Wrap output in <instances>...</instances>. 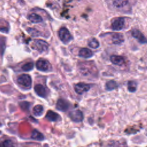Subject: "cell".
Here are the masks:
<instances>
[{
	"mask_svg": "<svg viewBox=\"0 0 147 147\" xmlns=\"http://www.w3.org/2000/svg\"><path fill=\"white\" fill-rule=\"evenodd\" d=\"M48 47V44L42 40H36L33 42V47L40 53L47 51Z\"/></svg>",
	"mask_w": 147,
	"mask_h": 147,
	"instance_id": "5b68a950",
	"label": "cell"
},
{
	"mask_svg": "<svg viewBox=\"0 0 147 147\" xmlns=\"http://www.w3.org/2000/svg\"><path fill=\"white\" fill-rule=\"evenodd\" d=\"M90 88V86L84 83H79L75 86V91L78 94H83L87 92Z\"/></svg>",
	"mask_w": 147,
	"mask_h": 147,
	"instance_id": "9c48e42d",
	"label": "cell"
},
{
	"mask_svg": "<svg viewBox=\"0 0 147 147\" xmlns=\"http://www.w3.org/2000/svg\"><path fill=\"white\" fill-rule=\"evenodd\" d=\"M92 55V52L88 48H82L79 52V56L83 58H89Z\"/></svg>",
	"mask_w": 147,
	"mask_h": 147,
	"instance_id": "9a60e30c",
	"label": "cell"
},
{
	"mask_svg": "<svg viewBox=\"0 0 147 147\" xmlns=\"http://www.w3.org/2000/svg\"><path fill=\"white\" fill-rule=\"evenodd\" d=\"M20 105L21 106V107L22 109H25V108H26L28 109V108L30 106V105H29V103L27 102H21L20 103Z\"/></svg>",
	"mask_w": 147,
	"mask_h": 147,
	"instance_id": "484cf974",
	"label": "cell"
},
{
	"mask_svg": "<svg viewBox=\"0 0 147 147\" xmlns=\"http://www.w3.org/2000/svg\"><path fill=\"white\" fill-rule=\"evenodd\" d=\"M59 36L61 41L65 44L69 42L73 39L70 32L65 27H63L60 29L59 31Z\"/></svg>",
	"mask_w": 147,
	"mask_h": 147,
	"instance_id": "7a4b0ae2",
	"label": "cell"
},
{
	"mask_svg": "<svg viewBox=\"0 0 147 147\" xmlns=\"http://www.w3.org/2000/svg\"><path fill=\"white\" fill-rule=\"evenodd\" d=\"M31 138L34 140L37 141H42L44 140V135L38 131L36 129H34L32 131V135H31Z\"/></svg>",
	"mask_w": 147,
	"mask_h": 147,
	"instance_id": "2e32d148",
	"label": "cell"
},
{
	"mask_svg": "<svg viewBox=\"0 0 147 147\" xmlns=\"http://www.w3.org/2000/svg\"><path fill=\"white\" fill-rule=\"evenodd\" d=\"M110 60L113 64L117 65H122L125 62V58L119 55H112L110 57Z\"/></svg>",
	"mask_w": 147,
	"mask_h": 147,
	"instance_id": "7c38bea8",
	"label": "cell"
},
{
	"mask_svg": "<svg viewBox=\"0 0 147 147\" xmlns=\"http://www.w3.org/2000/svg\"><path fill=\"white\" fill-rule=\"evenodd\" d=\"M36 68L39 71L45 72L51 69V65L48 60L41 59L36 62Z\"/></svg>",
	"mask_w": 147,
	"mask_h": 147,
	"instance_id": "8992f818",
	"label": "cell"
},
{
	"mask_svg": "<svg viewBox=\"0 0 147 147\" xmlns=\"http://www.w3.org/2000/svg\"><path fill=\"white\" fill-rule=\"evenodd\" d=\"M45 118L51 122H55L57 121L59 119L60 117L57 113L54 112L52 110H49L47 113Z\"/></svg>",
	"mask_w": 147,
	"mask_h": 147,
	"instance_id": "5bb4252c",
	"label": "cell"
},
{
	"mask_svg": "<svg viewBox=\"0 0 147 147\" xmlns=\"http://www.w3.org/2000/svg\"><path fill=\"white\" fill-rule=\"evenodd\" d=\"M56 107L58 110L64 112L68 110L69 107V104L67 100L64 99H59L56 103Z\"/></svg>",
	"mask_w": 147,
	"mask_h": 147,
	"instance_id": "30bf717a",
	"label": "cell"
},
{
	"mask_svg": "<svg viewBox=\"0 0 147 147\" xmlns=\"http://www.w3.org/2000/svg\"><path fill=\"white\" fill-rule=\"evenodd\" d=\"M33 65L34 64L32 62H29L24 64L22 66L21 68L24 71H29L33 68Z\"/></svg>",
	"mask_w": 147,
	"mask_h": 147,
	"instance_id": "603a6c76",
	"label": "cell"
},
{
	"mask_svg": "<svg viewBox=\"0 0 147 147\" xmlns=\"http://www.w3.org/2000/svg\"><path fill=\"white\" fill-rule=\"evenodd\" d=\"M69 117L74 122H81L84 118L83 113L79 110H75L69 113Z\"/></svg>",
	"mask_w": 147,
	"mask_h": 147,
	"instance_id": "277c9868",
	"label": "cell"
},
{
	"mask_svg": "<svg viewBox=\"0 0 147 147\" xmlns=\"http://www.w3.org/2000/svg\"><path fill=\"white\" fill-rule=\"evenodd\" d=\"M137 87V83L136 81L130 80L127 83V89L129 92H134L136 91Z\"/></svg>",
	"mask_w": 147,
	"mask_h": 147,
	"instance_id": "44dd1931",
	"label": "cell"
},
{
	"mask_svg": "<svg viewBox=\"0 0 147 147\" xmlns=\"http://www.w3.org/2000/svg\"><path fill=\"white\" fill-rule=\"evenodd\" d=\"M27 31H28V32L30 35H32V36H33V37L40 36L41 35V33H40L38 30H36V29H33V28H28Z\"/></svg>",
	"mask_w": 147,
	"mask_h": 147,
	"instance_id": "cb8c5ba5",
	"label": "cell"
},
{
	"mask_svg": "<svg viewBox=\"0 0 147 147\" xmlns=\"http://www.w3.org/2000/svg\"><path fill=\"white\" fill-rule=\"evenodd\" d=\"M44 113V107L41 105H37L33 108V113L36 117H40Z\"/></svg>",
	"mask_w": 147,
	"mask_h": 147,
	"instance_id": "ac0fdd59",
	"label": "cell"
},
{
	"mask_svg": "<svg viewBox=\"0 0 147 147\" xmlns=\"http://www.w3.org/2000/svg\"><path fill=\"white\" fill-rule=\"evenodd\" d=\"M125 20L123 17H118L114 20L111 23V28L114 30H121L125 26Z\"/></svg>",
	"mask_w": 147,
	"mask_h": 147,
	"instance_id": "52a82bcc",
	"label": "cell"
},
{
	"mask_svg": "<svg viewBox=\"0 0 147 147\" xmlns=\"http://www.w3.org/2000/svg\"><path fill=\"white\" fill-rule=\"evenodd\" d=\"M111 41L114 44H121L124 41L123 36L121 33H113L111 36Z\"/></svg>",
	"mask_w": 147,
	"mask_h": 147,
	"instance_id": "4fadbf2b",
	"label": "cell"
},
{
	"mask_svg": "<svg viewBox=\"0 0 147 147\" xmlns=\"http://www.w3.org/2000/svg\"><path fill=\"white\" fill-rule=\"evenodd\" d=\"M34 90L36 94L40 97L45 98L48 95L47 88L42 84H36L34 87Z\"/></svg>",
	"mask_w": 147,
	"mask_h": 147,
	"instance_id": "8fae6325",
	"label": "cell"
},
{
	"mask_svg": "<svg viewBox=\"0 0 147 147\" xmlns=\"http://www.w3.org/2000/svg\"><path fill=\"white\" fill-rule=\"evenodd\" d=\"M128 2V0H114L113 5L117 8H120L125 6Z\"/></svg>",
	"mask_w": 147,
	"mask_h": 147,
	"instance_id": "ffe728a7",
	"label": "cell"
},
{
	"mask_svg": "<svg viewBox=\"0 0 147 147\" xmlns=\"http://www.w3.org/2000/svg\"><path fill=\"white\" fill-rule=\"evenodd\" d=\"M79 71L82 75L87 76L96 74L97 69L92 61H84L79 64Z\"/></svg>",
	"mask_w": 147,
	"mask_h": 147,
	"instance_id": "6da1fadb",
	"label": "cell"
},
{
	"mask_svg": "<svg viewBox=\"0 0 147 147\" xmlns=\"http://www.w3.org/2000/svg\"><path fill=\"white\" fill-rule=\"evenodd\" d=\"M131 36L136 38L139 42L141 44L147 43V38L143 34V33L137 29H134L131 31Z\"/></svg>",
	"mask_w": 147,
	"mask_h": 147,
	"instance_id": "ba28073f",
	"label": "cell"
},
{
	"mask_svg": "<svg viewBox=\"0 0 147 147\" xmlns=\"http://www.w3.org/2000/svg\"><path fill=\"white\" fill-rule=\"evenodd\" d=\"M2 147H14V145L10 140H6L2 143Z\"/></svg>",
	"mask_w": 147,
	"mask_h": 147,
	"instance_id": "d4e9b609",
	"label": "cell"
},
{
	"mask_svg": "<svg viewBox=\"0 0 147 147\" xmlns=\"http://www.w3.org/2000/svg\"><path fill=\"white\" fill-rule=\"evenodd\" d=\"M88 45L90 47L94 48V49H96L98 47H99V43L98 42V41L95 38H90L88 41Z\"/></svg>",
	"mask_w": 147,
	"mask_h": 147,
	"instance_id": "7402d4cb",
	"label": "cell"
},
{
	"mask_svg": "<svg viewBox=\"0 0 147 147\" xmlns=\"http://www.w3.org/2000/svg\"><path fill=\"white\" fill-rule=\"evenodd\" d=\"M118 87L117 83L114 80H110L106 84V88L108 91H111Z\"/></svg>",
	"mask_w": 147,
	"mask_h": 147,
	"instance_id": "d6986e66",
	"label": "cell"
},
{
	"mask_svg": "<svg viewBox=\"0 0 147 147\" xmlns=\"http://www.w3.org/2000/svg\"><path fill=\"white\" fill-rule=\"evenodd\" d=\"M18 83L26 88H30L32 86V78L29 75L23 74L17 78Z\"/></svg>",
	"mask_w": 147,
	"mask_h": 147,
	"instance_id": "3957f363",
	"label": "cell"
},
{
	"mask_svg": "<svg viewBox=\"0 0 147 147\" xmlns=\"http://www.w3.org/2000/svg\"><path fill=\"white\" fill-rule=\"evenodd\" d=\"M28 19L33 23H39L42 21V17L36 13H32L29 14L28 16Z\"/></svg>",
	"mask_w": 147,
	"mask_h": 147,
	"instance_id": "e0dca14e",
	"label": "cell"
}]
</instances>
